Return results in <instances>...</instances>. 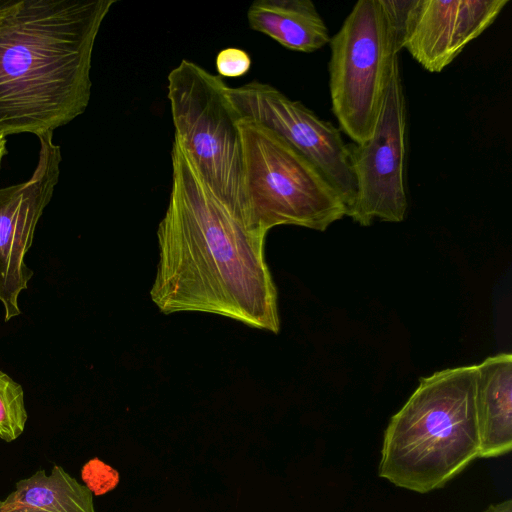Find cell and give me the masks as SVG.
<instances>
[{"label": "cell", "instance_id": "9a60e30c", "mask_svg": "<svg viewBox=\"0 0 512 512\" xmlns=\"http://www.w3.org/2000/svg\"><path fill=\"white\" fill-rule=\"evenodd\" d=\"M82 479L91 493L102 495L118 484L119 476L116 470L95 458L84 465Z\"/></svg>", "mask_w": 512, "mask_h": 512}, {"label": "cell", "instance_id": "3957f363", "mask_svg": "<svg viewBox=\"0 0 512 512\" xmlns=\"http://www.w3.org/2000/svg\"><path fill=\"white\" fill-rule=\"evenodd\" d=\"M477 366L421 378L384 432L378 475L420 494L442 488L479 458Z\"/></svg>", "mask_w": 512, "mask_h": 512}, {"label": "cell", "instance_id": "2e32d148", "mask_svg": "<svg viewBox=\"0 0 512 512\" xmlns=\"http://www.w3.org/2000/svg\"><path fill=\"white\" fill-rule=\"evenodd\" d=\"M215 65L220 77H240L250 70L252 59L245 50L228 47L218 52Z\"/></svg>", "mask_w": 512, "mask_h": 512}, {"label": "cell", "instance_id": "277c9868", "mask_svg": "<svg viewBox=\"0 0 512 512\" xmlns=\"http://www.w3.org/2000/svg\"><path fill=\"white\" fill-rule=\"evenodd\" d=\"M242 144V205L246 218L268 232L279 225L318 231L347 216V207L323 174L278 134L238 120Z\"/></svg>", "mask_w": 512, "mask_h": 512}, {"label": "cell", "instance_id": "4fadbf2b", "mask_svg": "<svg viewBox=\"0 0 512 512\" xmlns=\"http://www.w3.org/2000/svg\"><path fill=\"white\" fill-rule=\"evenodd\" d=\"M0 512H95L91 491L62 467L38 470L0 501Z\"/></svg>", "mask_w": 512, "mask_h": 512}, {"label": "cell", "instance_id": "30bf717a", "mask_svg": "<svg viewBox=\"0 0 512 512\" xmlns=\"http://www.w3.org/2000/svg\"><path fill=\"white\" fill-rule=\"evenodd\" d=\"M401 49L425 70L443 71L509 0H396Z\"/></svg>", "mask_w": 512, "mask_h": 512}, {"label": "cell", "instance_id": "5bb4252c", "mask_svg": "<svg viewBox=\"0 0 512 512\" xmlns=\"http://www.w3.org/2000/svg\"><path fill=\"white\" fill-rule=\"evenodd\" d=\"M27 411L22 386L0 371V438L11 442L24 431Z\"/></svg>", "mask_w": 512, "mask_h": 512}, {"label": "cell", "instance_id": "9c48e42d", "mask_svg": "<svg viewBox=\"0 0 512 512\" xmlns=\"http://www.w3.org/2000/svg\"><path fill=\"white\" fill-rule=\"evenodd\" d=\"M52 136L39 137L38 162L31 177L0 189V301L6 322L21 314L19 295L33 276L25 256L59 180L62 156Z\"/></svg>", "mask_w": 512, "mask_h": 512}, {"label": "cell", "instance_id": "ba28073f", "mask_svg": "<svg viewBox=\"0 0 512 512\" xmlns=\"http://www.w3.org/2000/svg\"><path fill=\"white\" fill-rule=\"evenodd\" d=\"M227 92L238 120L269 128L301 153L335 188L348 212L356 185L350 145L345 143L340 129L266 83L252 81L238 87L228 86Z\"/></svg>", "mask_w": 512, "mask_h": 512}, {"label": "cell", "instance_id": "ac0fdd59", "mask_svg": "<svg viewBox=\"0 0 512 512\" xmlns=\"http://www.w3.org/2000/svg\"><path fill=\"white\" fill-rule=\"evenodd\" d=\"M6 154H7L6 136L0 133V169H1V165H2V160Z\"/></svg>", "mask_w": 512, "mask_h": 512}, {"label": "cell", "instance_id": "7a4b0ae2", "mask_svg": "<svg viewBox=\"0 0 512 512\" xmlns=\"http://www.w3.org/2000/svg\"><path fill=\"white\" fill-rule=\"evenodd\" d=\"M116 0H0V133L38 138L83 114L92 54Z\"/></svg>", "mask_w": 512, "mask_h": 512}, {"label": "cell", "instance_id": "6da1fadb", "mask_svg": "<svg viewBox=\"0 0 512 512\" xmlns=\"http://www.w3.org/2000/svg\"><path fill=\"white\" fill-rule=\"evenodd\" d=\"M171 162L152 301L166 314L213 313L277 333V291L264 256L267 233L207 185L176 138Z\"/></svg>", "mask_w": 512, "mask_h": 512}, {"label": "cell", "instance_id": "5b68a950", "mask_svg": "<svg viewBox=\"0 0 512 512\" xmlns=\"http://www.w3.org/2000/svg\"><path fill=\"white\" fill-rule=\"evenodd\" d=\"M332 111L354 144L377 124L394 62L401 50L396 0H360L330 38Z\"/></svg>", "mask_w": 512, "mask_h": 512}, {"label": "cell", "instance_id": "8fae6325", "mask_svg": "<svg viewBox=\"0 0 512 512\" xmlns=\"http://www.w3.org/2000/svg\"><path fill=\"white\" fill-rule=\"evenodd\" d=\"M476 366L479 457H499L512 449V355L491 356Z\"/></svg>", "mask_w": 512, "mask_h": 512}, {"label": "cell", "instance_id": "7c38bea8", "mask_svg": "<svg viewBox=\"0 0 512 512\" xmlns=\"http://www.w3.org/2000/svg\"><path fill=\"white\" fill-rule=\"evenodd\" d=\"M247 20L252 30L289 50L311 53L330 42L329 30L310 0H255Z\"/></svg>", "mask_w": 512, "mask_h": 512}, {"label": "cell", "instance_id": "e0dca14e", "mask_svg": "<svg viewBox=\"0 0 512 512\" xmlns=\"http://www.w3.org/2000/svg\"><path fill=\"white\" fill-rule=\"evenodd\" d=\"M484 512H512V500L491 504Z\"/></svg>", "mask_w": 512, "mask_h": 512}, {"label": "cell", "instance_id": "8992f818", "mask_svg": "<svg viewBox=\"0 0 512 512\" xmlns=\"http://www.w3.org/2000/svg\"><path fill=\"white\" fill-rule=\"evenodd\" d=\"M227 89L222 77L187 59L181 60L167 77L174 138L207 185L244 213L242 144Z\"/></svg>", "mask_w": 512, "mask_h": 512}, {"label": "cell", "instance_id": "52a82bcc", "mask_svg": "<svg viewBox=\"0 0 512 512\" xmlns=\"http://www.w3.org/2000/svg\"><path fill=\"white\" fill-rule=\"evenodd\" d=\"M399 58L394 62L371 137L350 145L356 193L347 216L362 226L401 222L408 207L405 162L407 106Z\"/></svg>", "mask_w": 512, "mask_h": 512}]
</instances>
